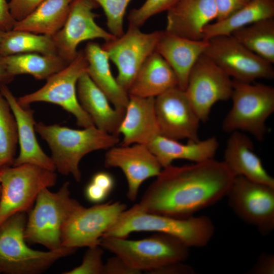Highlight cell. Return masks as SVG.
I'll return each instance as SVG.
<instances>
[{"label": "cell", "mask_w": 274, "mask_h": 274, "mask_svg": "<svg viewBox=\"0 0 274 274\" xmlns=\"http://www.w3.org/2000/svg\"><path fill=\"white\" fill-rule=\"evenodd\" d=\"M110 193L101 186L91 181L85 188L84 194L88 201L95 204L102 203Z\"/></svg>", "instance_id": "60d3db41"}, {"label": "cell", "mask_w": 274, "mask_h": 274, "mask_svg": "<svg viewBox=\"0 0 274 274\" xmlns=\"http://www.w3.org/2000/svg\"><path fill=\"white\" fill-rule=\"evenodd\" d=\"M232 90L230 77L203 53L193 66L184 91L200 121L206 122L213 105L230 98Z\"/></svg>", "instance_id": "5bb4252c"}, {"label": "cell", "mask_w": 274, "mask_h": 274, "mask_svg": "<svg viewBox=\"0 0 274 274\" xmlns=\"http://www.w3.org/2000/svg\"><path fill=\"white\" fill-rule=\"evenodd\" d=\"M180 0H146L138 8L132 9L127 16L128 26L140 27L151 17L167 11Z\"/></svg>", "instance_id": "836d02e7"}, {"label": "cell", "mask_w": 274, "mask_h": 274, "mask_svg": "<svg viewBox=\"0 0 274 274\" xmlns=\"http://www.w3.org/2000/svg\"><path fill=\"white\" fill-rule=\"evenodd\" d=\"M252 141L239 131L231 132L223 161L236 176L274 187V179L264 168L260 158L254 152Z\"/></svg>", "instance_id": "603a6c76"}, {"label": "cell", "mask_w": 274, "mask_h": 274, "mask_svg": "<svg viewBox=\"0 0 274 274\" xmlns=\"http://www.w3.org/2000/svg\"><path fill=\"white\" fill-rule=\"evenodd\" d=\"M155 97L129 95V101L118 133L122 146L135 144L147 146L161 134L155 109Z\"/></svg>", "instance_id": "ffe728a7"}, {"label": "cell", "mask_w": 274, "mask_h": 274, "mask_svg": "<svg viewBox=\"0 0 274 274\" xmlns=\"http://www.w3.org/2000/svg\"><path fill=\"white\" fill-rule=\"evenodd\" d=\"M104 164L106 167H117L123 172L127 183L126 196L132 201L136 200L143 183L156 177L162 169L148 147L139 144L110 148L105 154Z\"/></svg>", "instance_id": "e0dca14e"}, {"label": "cell", "mask_w": 274, "mask_h": 274, "mask_svg": "<svg viewBox=\"0 0 274 274\" xmlns=\"http://www.w3.org/2000/svg\"><path fill=\"white\" fill-rule=\"evenodd\" d=\"M28 53L57 55L52 36L14 29L5 32L0 57Z\"/></svg>", "instance_id": "4dcf8cb0"}, {"label": "cell", "mask_w": 274, "mask_h": 274, "mask_svg": "<svg viewBox=\"0 0 274 274\" xmlns=\"http://www.w3.org/2000/svg\"><path fill=\"white\" fill-rule=\"evenodd\" d=\"M162 32L146 33L139 27L128 26L122 36L101 46L117 68L118 83L127 93L143 64L155 51Z\"/></svg>", "instance_id": "4fadbf2b"}, {"label": "cell", "mask_w": 274, "mask_h": 274, "mask_svg": "<svg viewBox=\"0 0 274 274\" xmlns=\"http://www.w3.org/2000/svg\"><path fill=\"white\" fill-rule=\"evenodd\" d=\"M5 32L0 29V45Z\"/></svg>", "instance_id": "f6af8a7d"}, {"label": "cell", "mask_w": 274, "mask_h": 274, "mask_svg": "<svg viewBox=\"0 0 274 274\" xmlns=\"http://www.w3.org/2000/svg\"><path fill=\"white\" fill-rule=\"evenodd\" d=\"M35 130L46 142L51 152L56 170L63 175H71L77 182L82 174L81 159L89 153L109 149L119 142L118 136L101 131L95 126L75 129L59 124L36 123Z\"/></svg>", "instance_id": "3957f363"}, {"label": "cell", "mask_w": 274, "mask_h": 274, "mask_svg": "<svg viewBox=\"0 0 274 274\" xmlns=\"http://www.w3.org/2000/svg\"><path fill=\"white\" fill-rule=\"evenodd\" d=\"M73 0H44L13 29L53 36L63 26Z\"/></svg>", "instance_id": "4316f807"}, {"label": "cell", "mask_w": 274, "mask_h": 274, "mask_svg": "<svg viewBox=\"0 0 274 274\" xmlns=\"http://www.w3.org/2000/svg\"><path fill=\"white\" fill-rule=\"evenodd\" d=\"M226 196L229 207L263 235L274 229V187L235 176Z\"/></svg>", "instance_id": "8fae6325"}, {"label": "cell", "mask_w": 274, "mask_h": 274, "mask_svg": "<svg viewBox=\"0 0 274 274\" xmlns=\"http://www.w3.org/2000/svg\"><path fill=\"white\" fill-rule=\"evenodd\" d=\"M217 9L216 21L229 17L247 5L251 0H215Z\"/></svg>", "instance_id": "74e56055"}, {"label": "cell", "mask_w": 274, "mask_h": 274, "mask_svg": "<svg viewBox=\"0 0 274 274\" xmlns=\"http://www.w3.org/2000/svg\"><path fill=\"white\" fill-rule=\"evenodd\" d=\"M1 186L0 185V197H1Z\"/></svg>", "instance_id": "bcb514c9"}, {"label": "cell", "mask_w": 274, "mask_h": 274, "mask_svg": "<svg viewBox=\"0 0 274 274\" xmlns=\"http://www.w3.org/2000/svg\"><path fill=\"white\" fill-rule=\"evenodd\" d=\"M83 51L88 63L86 73L115 108L125 110L129 95L113 76L107 52L94 42L87 43Z\"/></svg>", "instance_id": "484cf974"}, {"label": "cell", "mask_w": 274, "mask_h": 274, "mask_svg": "<svg viewBox=\"0 0 274 274\" xmlns=\"http://www.w3.org/2000/svg\"><path fill=\"white\" fill-rule=\"evenodd\" d=\"M139 231L167 234L178 238L189 248H200L211 241L215 226L207 216L178 218L147 212L136 203L123 211L102 237L126 238L131 233Z\"/></svg>", "instance_id": "7a4b0ae2"}, {"label": "cell", "mask_w": 274, "mask_h": 274, "mask_svg": "<svg viewBox=\"0 0 274 274\" xmlns=\"http://www.w3.org/2000/svg\"><path fill=\"white\" fill-rule=\"evenodd\" d=\"M87 66L84 51H78L74 60L47 79L43 87L20 96L17 98L18 102L23 106L36 102L57 105L73 114L80 127L94 126L90 117L81 106L77 93V82L80 77L87 72Z\"/></svg>", "instance_id": "9c48e42d"}, {"label": "cell", "mask_w": 274, "mask_h": 274, "mask_svg": "<svg viewBox=\"0 0 274 274\" xmlns=\"http://www.w3.org/2000/svg\"><path fill=\"white\" fill-rule=\"evenodd\" d=\"M97 6L93 0H73L63 26L52 36L57 55L67 64L76 57L82 42L97 39L109 42L116 38L96 23L97 15L93 10Z\"/></svg>", "instance_id": "9a60e30c"}, {"label": "cell", "mask_w": 274, "mask_h": 274, "mask_svg": "<svg viewBox=\"0 0 274 274\" xmlns=\"http://www.w3.org/2000/svg\"><path fill=\"white\" fill-rule=\"evenodd\" d=\"M207 40H193L163 31L155 51L172 68L178 81V87L185 90L190 72L198 58L204 53Z\"/></svg>", "instance_id": "44dd1931"}, {"label": "cell", "mask_w": 274, "mask_h": 274, "mask_svg": "<svg viewBox=\"0 0 274 274\" xmlns=\"http://www.w3.org/2000/svg\"><path fill=\"white\" fill-rule=\"evenodd\" d=\"M15 20L10 12L6 0H0V29L7 31L13 29Z\"/></svg>", "instance_id": "b9f144b4"}, {"label": "cell", "mask_w": 274, "mask_h": 274, "mask_svg": "<svg viewBox=\"0 0 274 274\" xmlns=\"http://www.w3.org/2000/svg\"><path fill=\"white\" fill-rule=\"evenodd\" d=\"M55 172L24 164L0 169V225L12 215L28 213L40 191L55 185Z\"/></svg>", "instance_id": "ba28073f"}, {"label": "cell", "mask_w": 274, "mask_h": 274, "mask_svg": "<svg viewBox=\"0 0 274 274\" xmlns=\"http://www.w3.org/2000/svg\"><path fill=\"white\" fill-rule=\"evenodd\" d=\"M44 0H11L10 12L15 21H20L33 11Z\"/></svg>", "instance_id": "d590c367"}, {"label": "cell", "mask_w": 274, "mask_h": 274, "mask_svg": "<svg viewBox=\"0 0 274 274\" xmlns=\"http://www.w3.org/2000/svg\"><path fill=\"white\" fill-rule=\"evenodd\" d=\"M90 181L102 187L110 193L113 191L115 184V179L112 175L105 171L96 173L93 175Z\"/></svg>", "instance_id": "7bdbcfd3"}, {"label": "cell", "mask_w": 274, "mask_h": 274, "mask_svg": "<svg viewBox=\"0 0 274 274\" xmlns=\"http://www.w3.org/2000/svg\"><path fill=\"white\" fill-rule=\"evenodd\" d=\"M230 35L253 53L274 63V17L239 28Z\"/></svg>", "instance_id": "f546056e"}, {"label": "cell", "mask_w": 274, "mask_h": 274, "mask_svg": "<svg viewBox=\"0 0 274 274\" xmlns=\"http://www.w3.org/2000/svg\"><path fill=\"white\" fill-rule=\"evenodd\" d=\"M104 249L100 245L88 248L80 265L63 274H103Z\"/></svg>", "instance_id": "e575fe53"}, {"label": "cell", "mask_w": 274, "mask_h": 274, "mask_svg": "<svg viewBox=\"0 0 274 274\" xmlns=\"http://www.w3.org/2000/svg\"><path fill=\"white\" fill-rule=\"evenodd\" d=\"M232 106L223 120L227 132L245 131L262 141L267 132L266 121L274 112V88L233 80Z\"/></svg>", "instance_id": "52a82bcc"}, {"label": "cell", "mask_w": 274, "mask_h": 274, "mask_svg": "<svg viewBox=\"0 0 274 274\" xmlns=\"http://www.w3.org/2000/svg\"><path fill=\"white\" fill-rule=\"evenodd\" d=\"M250 274H273L274 255L263 253L258 258L256 263L248 271Z\"/></svg>", "instance_id": "f35d334b"}, {"label": "cell", "mask_w": 274, "mask_h": 274, "mask_svg": "<svg viewBox=\"0 0 274 274\" xmlns=\"http://www.w3.org/2000/svg\"><path fill=\"white\" fill-rule=\"evenodd\" d=\"M155 109L161 135L178 141L200 140L201 121L184 90L177 87L156 97Z\"/></svg>", "instance_id": "2e32d148"}, {"label": "cell", "mask_w": 274, "mask_h": 274, "mask_svg": "<svg viewBox=\"0 0 274 274\" xmlns=\"http://www.w3.org/2000/svg\"><path fill=\"white\" fill-rule=\"evenodd\" d=\"M70 194L69 182H64L55 192L48 188L40 191L28 213L24 230V238L27 243L41 245L48 250L62 247L63 227L81 205Z\"/></svg>", "instance_id": "5b68a950"}, {"label": "cell", "mask_w": 274, "mask_h": 274, "mask_svg": "<svg viewBox=\"0 0 274 274\" xmlns=\"http://www.w3.org/2000/svg\"><path fill=\"white\" fill-rule=\"evenodd\" d=\"M12 76L28 74L37 80H47L67 64L57 54L22 53L2 57Z\"/></svg>", "instance_id": "f1b7e54d"}, {"label": "cell", "mask_w": 274, "mask_h": 274, "mask_svg": "<svg viewBox=\"0 0 274 274\" xmlns=\"http://www.w3.org/2000/svg\"><path fill=\"white\" fill-rule=\"evenodd\" d=\"M18 144L16 118L8 101L0 91V169L13 165Z\"/></svg>", "instance_id": "1f68e13d"}, {"label": "cell", "mask_w": 274, "mask_h": 274, "mask_svg": "<svg viewBox=\"0 0 274 274\" xmlns=\"http://www.w3.org/2000/svg\"><path fill=\"white\" fill-rule=\"evenodd\" d=\"M100 6L106 15L109 31L116 38L122 36L124 18L131 0H93Z\"/></svg>", "instance_id": "d6a6232c"}, {"label": "cell", "mask_w": 274, "mask_h": 274, "mask_svg": "<svg viewBox=\"0 0 274 274\" xmlns=\"http://www.w3.org/2000/svg\"><path fill=\"white\" fill-rule=\"evenodd\" d=\"M204 53L233 80L252 83L257 79H272V63L253 53L231 35L209 39Z\"/></svg>", "instance_id": "30bf717a"}, {"label": "cell", "mask_w": 274, "mask_h": 274, "mask_svg": "<svg viewBox=\"0 0 274 274\" xmlns=\"http://www.w3.org/2000/svg\"><path fill=\"white\" fill-rule=\"evenodd\" d=\"M100 245L123 259L130 267L151 273L166 264L185 261L189 247L178 238L158 233L144 239L103 236Z\"/></svg>", "instance_id": "8992f818"}, {"label": "cell", "mask_w": 274, "mask_h": 274, "mask_svg": "<svg viewBox=\"0 0 274 274\" xmlns=\"http://www.w3.org/2000/svg\"><path fill=\"white\" fill-rule=\"evenodd\" d=\"M14 77L11 76L7 71L2 57H0V85L6 84L10 82Z\"/></svg>", "instance_id": "ee69618b"}, {"label": "cell", "mask_w": 274, "mask_h": 274, "mask_svg": "<svg viewBox=\"0 0 274 274\" xmlns=\"http://www.w3.org/2000/svg\"><path fill=\"white\" fill-rule=\"evenodd\" d=\"M127 209L120 201H109L86 208L80 205L64 225L62 247L77 249L100 245L104 234Z\"/></svg>", "instance_id": "7c38bea8"}, {"label": "cell", "mask_w": 274, "mask_h": 274, "mask_svg": "<svg viewBox=\"0 0 274 274\" xmlns=\"http://www.w3.org/2000/svg\"><path fill=\"white\" fill-rule=\"evenodd\" d=\"M177 87L178 81L174 71L166 60L155 51L140 68L128 94L141 97H156Z\"/></svg>", "instance_id": "d4e9b609"}, {"label": "cell", "mask_w": 274, "mask_h": 274, "mask_svg": "<svg viewBox=\"0 0 274 274\" xmlns=\"http://www.w3.org/2000/svg\"><path fill=\"white\" fill-rule=\"evenodd\" d=\"M77 93L83 109L99 130L118 136L125 110L113 108L105 94L85 73L79 79Z\"/></svg>", "instance_id": "7402d4cb"}, {"label": "cell", "mask_w": 274, "mask_h": 274, "mask_svg": "<svg viewBox=\"0 0 274 274\" xmlns=\"http://www.w3.org/2000/svg\"><path fill=\"white\" fill-rule=\"evenodd\" d=\"M142 272L128 265L119 256L114 255L104 263L103 274H140Z\"/></svg>", "instance_id": "8d00e7d4"}, {"label": "cell", "mask_w": 274, "mask_h": 274, "mask_svg": "<svg viewBox=\"0 0 274 274\" xmlns=\"http://www.w3.org/2000/svg\"><path fill=\"white\" fill-rule=\"evenodd\" d=\"M147 146L164 168L177 159L196 163L213 159L219 143L215 136H212L202 141H188L187 143L182 144L160 134Z\"/></svg>", "instance_id": "cb8c5ba5"}, {"label": "cell", "mask_w": 274, "mask_h": 274, "mask_svg": "<svg viewBox=\"0 0 274 274\" xmlns=\"http://www.w3.org/2000/svg\"><path fill=\"white\" fill-rule=\"evenodd\" d=\"M215 0H180L167 11L165 31L193 40L203 39V29L217 19Z\"/></svg>", "instance_id": "d6986e66"}, {"label": "cell", "mask_w": 274, "mask_h": 274, "mask_svg": "<svg viewBox=\"0 0 274 274\" xmlns=\"http://www.w3.org/2000/svg\"><path fill=\"white\" fill-rule=\"evenodd\" d=\"M0 91L8 101L17 124L20 151L13 165L31 164L55 172L51 157L44 152L37 141L34 111L29 106L20 105L6 84L0 85Z\"/></svg>", "instance_id": "ac0fdd59"}, {"label": "cell", "mask_w": 274, "mask_h": 274, "mask_svg": "<svg viewBox=\"0 0 274 274\" xmlns=\"http://www.w3.org/2000/svg\"><path fill=\"white\" fill-rule=\"evenodd\" d=\"M271 17H274V0H251L225 19L207 25L203 29V39L230 35L239 28Z\"/></svg>", "instance_id": "83f0119b"}, {"label": "cell", "mask_w": 274, "mask_h": 274, "mask_svg": "<svg viewBox=\"0 0 274 274\" xmlns=\"http://www.w3.org/2000/svg\"><path fill=\"white\" fill-rule=\"evenodd\" d=\"M195 270L183 261L173 262L164 265L153 271L152 274H194Z\"/></svg>", "instance_id": "ab89813d"}, {"label": "cell", "mask_w": 274, "mask_h": 274, "mask_svg": "<svg viewBox=\"0 0 274 274\" xmlns=\"http://www.w3.org/2000/svg\"><path fill=\"white\" fill-rule=\"evenodd\" d=\"M235 175L214 158L162 168L137 203L148 213L186 218L226 196Z\"/></svg>", "instance_id": "6da1fadb"}, {"label": "cell", "mask_w": 274, "mask_h": 274, "mask_svg": "<svg viewBox=\"0 0 274 274\" xmlns=\"http://www.w3.org/2000/svg\"><path fill=\"white\" fill-rule=\"evenodd\" d=\"M27 215L16 213L0 225V273L39 274L76 249L62 247L42 251L31 249L24 238Z\"/></svg>", "instance_id": "277c9868"}]
</instances>
